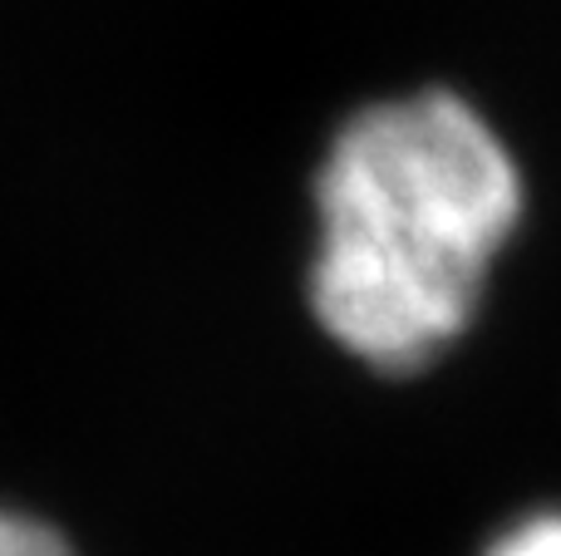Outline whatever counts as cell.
Here are the masks:
<instances>
[{"label":"cell","instance_id":"cell-3","mask_svg":"<svg viewBox=\"0 0 561 556\" xmlns=\"http://www.w3.org/2000/svg\"><path fill=\"white\" fill-rule=\"evenodd\" d=\"M0 556H75V547L49 522L15 508H0Z\"/></svg>","mask_w":561,"mask_h":556},{"label":"cell","instance_id":"cell-2","mask_svg":"<svg viewBox=\"0 0 561 556\" xmlns=\"http://www.w3.org/2000/svg\"><path fill=\"white\" fill-rule=\"evenodd\" d=\"M483 556H561V508H542L507 522L483 547Z\"/></svg>","mask_w":561,"mask_h":556},{"label":"cell","instance_id":"cell-1","mask_svg":"<svg viewBox=\"0 0 561 556\" xmlns=\"http://www.w3.org/2000/svg\"><path fill=\"white\" fill-rule=\"evenodd\" d=\"M310 311L379 374L454 350L523 222V173L497 128L454 89L375 99L316 167Z\"/></svg>","mask_w":561,"mask_h":556}]
</instances>
